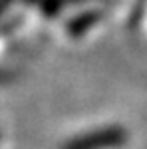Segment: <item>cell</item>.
<instances>
[{"label":"cell","mask_w":147,"mask_h":149,"mask_svg":"<svg viewBox=\"0 0 147 149\" xmlns=\"http://www.w3.org/2000/svg\"><path fill=\"white\" fill-rule=\"evenodd\" d=\"M125 141V131L119 127H105V129H95L88 135L70 141L64 149H111L119 147Z\"/></svg>","instance_id":"obj_1"},{"label":"cell","mask_w":147,"mask_h":149,"mask_svg":"<svg viewBox=\"0 0 147 149\" xmlns=\"http://www.w3.org/2000/svg\"><path fill=\"white\" fill-rule=\"evenodd\" d=\"M4 4H8V0H0V12H2V8H4Z\"/></svg>","instance_id":"obj_2"}]
</instances>
